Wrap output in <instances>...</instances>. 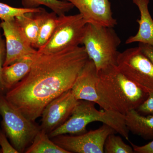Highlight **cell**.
<instances>
[{
    "mask_svg": "<svg viewBox=\"0 0 153 153\" xmlns=\"http://www.w3.org/2000/svg\"><path fill=\"white\" fill-rule=\"evenodd\" d=\"M83 46L53 53L37 52L30 71L5 97L33 121L50 102L72 88L89 60Z\"/></svg>",
    "mask_w": 153,
    "mask_h": 153,
    "instance_id": "6da1fadb",
    "label": "cell"
},
{
    "mask_svg": "<svg viewBox=\"0 0 153 153\" xmlns=\"http://www.w3.org/2000/svg\"><path fill=\"white\" fill-rule=\"evenodd\" d=\"M96 87L99 94L111 109L123 115L136 110L149 95L126 77L117 65L97 72Z\"/></svg>",
    "mask_w": 153,
    "mask_h": 153,
    "instance_id": "7a4b0ae2",
    "label": "cell"
},
{
    "mask_svg": "<svg viewBox=\"0 0 153 153\" xmlns=\"http://www.w3.org/2000/svg\"><path fill=\"white\" fill-rule=\"evenodd\" d=\"M95 103L87 100H77L71 114L63 124L49 133L52 138L62 134L77 135L86 132V127L94 122H100L112 128L125 139L129 140V131L125 115L114 111L98 110Z\"/></svg>",
    "mask_w": 153,
    "mask_h": 153,
    "instance_id": "3957f363",
    "label": "cell"
},
{
    "mask_svg": "<svg viewBox=\"0 0 153 153\" xmlns=\"http://www.w3.org/2000/svg\"><path fill=\"white\" fill-rule=\"evenodd\" d=\"M114 28L88 24L82 44L90 60L95 64L97 72L117 65L120 52L118 48L120 38Z\"/></svg>",
    "mask_w": 153,
    "mask_h": 153,
    "instance_id": "277c9868",
    "label": "cell"
},
{
    "mask_svg": "<svg viewBox=\"0 0 153 153\" xmlns=\"http://www.w3.org/2000/svg\"><path fill=\"white\" fill-rule=\"evenodd\" d=\"M0 115L5 133L19 153L25 152L41 129L35 122L28 119L0 93Z\"/></svg>",
    "mask_w": 153,
    "mask_h": 153,
    "instance_id": "5b68a950",
    "label": "cell"
},
{
    "mask_svg": "<svg viewBox=\"0 0 153 153\" xmlns=\"http://www.w3.org/2000/svg\"><path fill=\"white\" fill-rule=\"evenodd\" d=\"M87 22L80 14L58 16L54 33L47 44L38 50L42 53H55L82 44Z\"/></svg>",
    "mask_w": 153,
    "mask_h": 153,
    "instance_id": "8992f818",
    "label": "cell"
},
{
    "mask_svg": "<svg viewBox=\"0 0 153 153\" xmlns=\"http://www.w3.org/2000/svg\"><path fill=\"white\" fill-rule=\"evenodd\" d=\"M117 66L126 77L146 92L153 91V64L138 46L120 52Z\"/></svg>",
    "mask_w": 153,
    "mask_h": 153,
    "instance_id": "52a82bcc",
    "label": "cell"
},
{
    "mask_svg": "<svg viewBox=\"0 0 153 153\" xmlns=\"http://www.w3.org/2000/svg\"><path fill=\"white\" fill-rule=\"evenodd\" d=\"M117 133L109 126L103 124L94 130L71 135L62 134L52 138V140L69 153H103L108 136Z\"/></svg>",
    "mask_w": 153,
    "mask_h": 153,
    "instance_id": "ba28073f",
    "label": "cell"
},
{
    "mask_svg": "<svg viewBox=\"0 0 153 153\" xmlns=\"http://www.w3.org/2000/svg\"><path fill=\"white\" fill-rule=\"evenodd\" d=\"M5 38L6 56L4 66L36 54L33 48L17 25L15 19L0 23Z\"/></svg>",
    "mask_w": 153,
    "mask_h": 153,
    "instance_id": "9c48e42d",
    "label": "cell"
},
{
    "mask_svg": "<svg viewBox=\"0 0 153 153\" xmlns=\"http://www.w3.org/2000/svg\"><path fill=\"white\" fill-rule=\"evenodd\" d=\"M77 100L70 89L50 102L41 114V129L49 134L63 124L71 115Z\"/></svg>",
    "mask_w": 153,
    "mask_h": 153,
    "instance_id": "30bf717a",
    "label": "cell"
},
{
    "mask_svg": "<svg viewBox=\"0 0 153 153\" xmlns=\"http://www.w3.org/2000/svg\"><path fill=\"white\" fill-rule=\"evenodd\" d=\"M97 79L95 64L89 59L77 76L71 91L77 100L92 102L104 110L114 111L99 94L96 87Z\"/></svg>",
    "mask_w": 153,
    "mask_h": 153,
    "instance_id": "8fae6325",
    "label": "cell"
},
{
    "mask_svg": "<svg viewBox=\"0 0 153 153\" xmlns=\"http://www.w3.org/2000/svg\"><path fill=\"white\" fill-rule=\"evenodd\" d=\"M79 10L87 24L114 28L117 21L113 16L109 0H64Z\"/></svg>",
    "mask_w": 153,
    "mask_h": 153,
    "instance_id": "7c38bea8",
    "label": "cell"
},
{
    "mask_svg": "<svg viewBox=\"0 0 153 153\" xmlns=\"http://www.w3.org/2000/svg\"><path fill=\"white\" fill-rule=\"evenodd\" d=\"M140 13V19H137L139 30L135 35L129 37L126 44L138 42L153 46V20L149 10L150 0H132Z\"/></svg>",
    "mask_w": 153,
    "mask_h": 153,
    "instance_id": "4fadbf2b",
    "label": "cell"
},
{
    "mask_svg": "<svg viewBox=\"0 0 153 153\" xmlns=\"http://www.w3.org/2000/svg\"><path fill=\"white\" fill-rule=\"evenodd\" d=\"M125 121L129 131L145 139H153V115H143L132 110L125 115Z\"/></svg>",
    "mask_w": 153,
    "mask_h": 153,
    "instance_id": "5bb4252c",
    "label": "cell"
},
{
    "mask_svg": "<svg viewBox=\"0 0 153 153\" xmlns=\"http://www.w3.org/2000/svg\"><path fill=\"white\" fill-rule=\"evenodd\" d=\"M37 53L3 67L2 77L6 90L11 89L28 74Z\"/></svg>",
    "mask_w": 153,
    "mask_h": 153,
    "instance_id": "9a60e30c",
    "label": "cell"
},
{
    "mask_svg": "<svg viewBox=\"0 0 153 153\" xmlns=\"http://www.w3.org/2000/svg\"><path fill=\"white\" fill-rule=\"evenodd\" d=\"M39 25V33L36 43L37 50L44 47L50 40L56 29L58 22V16L54 12L49 13L43 9L35 13Z\"/></svg>",
    "mask_w": 153,
    "mask_h": 153,
    "instance_id": "2e32d148",
    "label": "cell"
},
{
    "mask_svg": "<svg viewBox=\"0 0 153 153\" xmlns=\"http://www.w3.org/2000/svg\"><path fill=\"white\" fill-rule=\"evenodd\" d=\"M25 153H69L51 140L48 134L42 129L37 134Z\"/></svg>",
    "mask_w": 153,
    "mask_h": 153,
    "instance_id": "e0dca14e",
    "label": "cell"
},
{
    "mask_svg": "<svg viewBox=\"0 0 153 153\" xmlns=\"http://www.w3.org/2000/svg\"><path fill=\"white\" fill-rule=\"evenodd\" d=\"M35 13H26L16 17L15 19L31 46L36 49L39 33V25Z\"/></svg>",
    "mask_w": 153,
    "mask_h": 153,
    "instance_id": "ac0fdd59",
    "label": "cell"
},
{
    "mask_svg": "<svg viewBox=\"0 0 153 153\" xmlns=\"http://www.w3.org/2000/svg\"><path fill=\"white\" fill-rule=\"evenodd\" d=\"M26 8H37L44 5L51 9L57 16L66 14L74 7L73 4L64 0H22Z\"/></svg>",
    "mask_w": 153,
    "mask_h": 153,
    "instance_id": "d6986e66",
    "label": "cell"
},
{
    "mask_svg": "<svg viewBox=\"0 0 153 153\" xmlns=\"http://www.w3.org/2000/svg\"><path fill=\"white\" fill-rule=\"evenodd\" d=\"M105 153H134L132 146L126 144L120 136L111 134L108 136L104 146Z\"/></svg>",
    "mask_w": 153,
    "mask_h": 153,
    "instance_id": "ffe728a7",
    "label": "cell"
},
{
    "mask_svg": "<svg viewBox=\"0 0 153 153\" xmlns=\"http://www.w3.org/2000/svg\"><path fill=\"white\" fill-rule=\"evenodd\" d=\"M43 9L41 7H14L0 2V19L1 22L11 21L20 15L28 13H37Z\"/></svg>",
    "mask_w": 153,
    "mask_h": 153,
    "instance_id": "44dd1931",
    "label": "cell"
},
{
    "mask_svg": "<svg viewBox=\"0 0 153 153\" xmlns=\"http://www.w3.org/2000/svg\"><path fill=\"white\" fill-rule=\"evenodd\" d=\"M1 25H0V93H2L6 90L4 85L2 77V72L6 56V48L5 41L2 37L1 33Z\"/></svg>",
    "mask_w": 153,
    "mask_h": 153,
    "instance_id": "7402d4cb",
    "label": "cell"
},
{
    "mask_svg": "<svg viewBox=\"0 0 153 153\" xmlns=\"http://www.w3.org/2000/svg\"><path fill=\"white\" fill-rule=\"evenodd\" d=\"M136 110L143 115H153V91L149 93L147 98Z\"/></svg>",
    "mask_w": 153,
    "mask_h": 153,
    "instance_id": "603a6c76",
    "label": "cell"
},
{
    "mask_svg": "<svg viewBox=\"0 0 153 153\" xmlns=\"http://www.w3.org/2000/svg\"><path fill=\"white\" fill-rule=\"evenodd\" d=\"M0 146L1 149L0 153H19L18 151L11 145L7 137L4 132L0 131Z\"/></svg>",
    "mask_w": 153,
    "mask_h": 153,
    "instance_id": "cb8c5ba5",
    "label": "cell"
},
{
    "mask_svg": "<svg viewBox=\"0 0 153 153\" xmlns=\"http://www.w3.org/2000/svg\"><path fill=\"white\" fill-rule=\"evenodd\" d=\"M130 142V141H129ZM134 153H153V140L147 144L142 146H138L130 142Z\"/></svg>",
    "mask_w": 153,
    "mask_h": 153,
    "instance_id": "d4e9b609",
    "label": "cell"
},
{
    "mask_svg": "<svg viewBox=\"0 0 153 153\" xmlns=\"http://www.w3.org/2000/svg\"><path fill=\"white\" fill-rule=\"evenodd\" d=\"M138 47L153 64V46L149 44L139 43Z\"/></svg>",
    "mask_w": 153,
    "mask_h": 153,
    "instance_id": "484cf974",
    "label": "cell"
}]
</instances>
